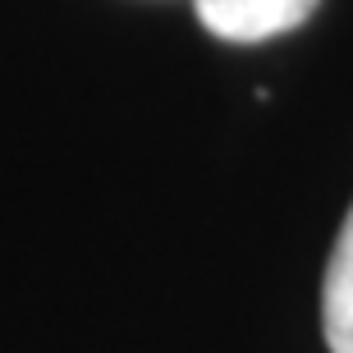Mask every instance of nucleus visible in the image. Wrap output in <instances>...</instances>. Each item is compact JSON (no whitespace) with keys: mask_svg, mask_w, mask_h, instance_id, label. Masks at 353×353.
Instances as JSON below:
<instances>
[{"mask_svg":"<svg viewBox=\"0 0 353 353\" xmlns=\"http://www.w3.org/2000/svg\"><path fill=\"white\" fill-rule=\"evenodd\" d=\"M321 0H193L197 19L221 41H266L312 19Z\"/></svg>","mask_w":353,"mask_h":353,"instance_id":"f257e3e1","label":"nucleus"},{"mask_svg":"<svg viewBox=\"0 0 353 353\" xmlns=\"http://www.w3.org/2000/svg\"><path fill=\"white\" fill-rule=\"evenodd\" d=\"M321 330L330 353H353V207L340 225L321 280Z\"/></svg>","mask_w":353,"mask_h":353,"instance_id":"f03ea898","label":"nucleus"}]
</instances>
